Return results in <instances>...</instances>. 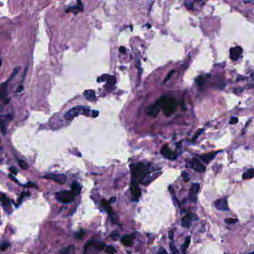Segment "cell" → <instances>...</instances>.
<instances>
[{
	"label": "cell",
	"mask_w": 254,
	"mask_h": 254,
	"mask_svg": "<svg viewBox=\"0 0 254 254\" xmlns=\"http://www.w3.org/2000/svg\"><path fill=\"white\" fill-rule=\"evenodd\" d=\"M131 183L139 184L143 181V179L149 173V167L144 163H134L131 165Z\"/></svg>",
	"instance_id": "obj_1"
},
{
	"label": "cell",
	"mask_w": 254,
	"mask_h": 254,
	"mask_svg": "<svg viewBox=\"0 0 254 254\" xmlns=\"http://www.w3.org/2000/svg\"><path fill=\"white\" fill-rule=\"evenodd\" d=\"M90 110L87 107L83 106H77L67 111L64 114V119L66 120L71 121L76 116L79 115H85V116H89Z\"/></svg>",
	"instance_id": "obj_2"
},
{
	"label": "cell",
	"mask_w": 254,
	"mask_h": 254,
	"mask_svg": "<svg viewBox=\"0 0 254 254\" xmlns=\"http://www.w3.org/2000/svg\"><path fill=\"white\" fill-rule=\"evenodd\" d=\"M55 197L59 202L63 203H72L75 199V194L72 191L69 190H63L60 192H56Z\"/></svg>",
	"instance_id": "obj_3"
},
{
	"label": "cell",
	"mask_w": 254,
	"mask_h": 254,
	"mask_svg": "<svg viewBox=\"0 0 254 254\" xmlns=\"http://www.w3.org/2000/svg\"><path fill=\"white\" fill-rule=\"evenodd\" d=\"M165 99H166V97L165 96H163L161 98H159L157 101V102L155 104H152L151 106H149L147 108L146 110V113L147 115L148 116H152V117H156V116H157L158 113L159 112V110L161 107H163V105L165 102Z\"/></svg>",
	"instance_id": "obj_4"
},
{
	"label": "cell",
	"mask_w": 254,
	"mask_h": 254,
	"mask_svg": "<svg viewBox=\"0 0 254 254\" xmlns=\"http://www.w3.org/2000/svg\"><path fill=\"white\" fill-rule=\"evenodd\" d=\"M177 107L176 101L173 98H166L163 105V113L165 116H170L175 111Z\"/></svg>",
	"instance_id": "obj_5"
},
{
	"label": "cell",
	"mask_w": 254,
	"mask_h": 254,
	"mask_svg": "<svg viewBox=\"0 0 254 254\" xmlns=\"http://www.w3.org/2000/svg\"><path fill=\"white\" fill-rule=\"evenodd\" d=\"M43 178L48 179V180H53L55 182L58 183L60 184H63L67 181V177L64 175H57V174H49V175L43 176Z\"/></svg>",
	"instance_id": "obj_6"
},
{
	"label": "cell",
	"mask_w": 254,
	"mask_h": 254,
	"mask_svg": "<svg viewBox=\"0 0 254 254\" xmlns=\"http://www.w3.org/2000/svg\"><path fill=\"white\" fill-rule=\"evenodd\" d=\"M160 153H161L162 155H163L165 158H166V159L173 160V159H176L177 157L176 154H175V152H173L171 150V148H169L167 145H164L162 147Z\"/></svg>",
	"instance_id": "obj_7"
},
{
	"label": "cell",
	"mask_w": 254,
	"mask_h": 254,
	"mask_svg": "<svg viewBox=\"0 0 254 254\" xmlns=\"http://www.w3.org/2000/svg\"><path fill=\"white\" fill-rule=\"evenodd\" d=\"M190 167L197 172H204L206 171V167L200 162L197 158H193L190 161Z\"/></svg>",
	"instance_id": "obj_8"
},
{
	"label": "cell",
	"mask_w": 254,
	"mask_h": 254,
	"mask_svg": "<svg viewBox=\"0 0 254 254\" xmlns=\"http://www.w3.org/2000/svg\"><path fill=\"white\" fill-rule=\"evenodd\" d=\"M215 207L218 209V210L221 211H227L229 210V207H228L227 200V198H220V199L216 200L215 201Z\"/></svg>",
	"instance_id": "obj_9"
},
{
	"label": "cell",
	"mask_w": 254,
	"mask_h": 254,
	"mask_svg": "<svg viewBox=\"0 0 254 254\" xmlns=\"http://www.w3.org/2000/svg\"><path fill=\"white\" fill-rule=\"evenodd\" d=\"M242 54V49L240 46H235L233 47L229 50V55L230 58L233 61H237Z\"/></svg>",
	"instance_id": "obj_10"
},
{
	"label": "cell",
	"mask_w": 254,
	"mask_h": 254,
	"mask_svg": "<svg viewBox=\"0 0 254 254\" xmlns=\"http://www.w3.org/2000/svg\"><path fill=\"white\" fill-rule=\"evenodd\" d=\"M131 193H132V195H133V199H134L135 201H138V199L140 197L141 195H142V192H141L140 189L139 188L138 184L131 183Z\"/></svg>",
	"instance_id": "obj_11"
},
{
	"label": "cell",
	"mask_w": 254,
	"mask_h": 254,
	"mask_svg": "<svg viewBox=\"0 0 254 254\" xmlns=\"http://www.w3.org/2000/svg\"><path fill=\"white\" fill-rule=\"evenodd\" d=\"M200 190V184L199 183H193L191 186V189H190V199L192 200V201L195 202L196 199H197V195L198 193Z\"/></svg>",
	"instance_id": "obj_12"
},
{
	"label": "cell",
	"mask_w": 254,
	"mask_h": 254,
	"mask_svg": "<svg viewBox=\"0 0 254 254\" xmlns=\"http://www.w3.org/2000/svg\"><path fill=\"white\" fill-rule=\"evenodd\" d=\"M98 81H107L110 85H114L116 82V78L115 76L110 75H104L98 78Z\"/></svg>",
	"instance_id": "obj_13"
},
{
	"label": "cell",
	"mask_w": 254,
	"mask_h": 254,
	"mask_svg": "<svg viewBox=\"0 0 254 254\" xmlns=\"http://www.w3.org/2000/svg\"><path fill=\"white\" fill-rule=\"evenodd\" d=\"M133 239H134V237L132 236V235H125L121 239V241L125 246L131 247L133 244Z\"/></svg>",
	"instance_id": "obj_14"
},
{
	"label": "cell",
	"mask_w": 254,
	"mask_h": 254,
	"mask_svg": "<svg viewBox=\"0 0 254 254\" xmlns=\"http://www.w3.org/2000/svg\"><path fill=\"white\" fill-rule=\"evenodd\" d=\"M83 95L85 97L86 99L87 100L90 101H95V100L97 99L96 95H95V93L94 90H92V89H88V90H85L83 92Z\"/></svg>",
	"instance_id": "obj_15"
},
{
	"label": "cell",
	"mask_w": 254,
	"mask_h": 254,
	"mask_svg": "<svg viewBox=\"0 0 254 254\" xmlns=\"http://www.w3.org/2000/svg\"><path fill=\"white\" fill-rule=\"evenodd\" d=\"M191 221H192V215H191V213H187L182 218L181 224H182V226L184 228H189L190 227Z\"/></svg>",
	"instance_id": "obj_16"
},
{
	"label": "cell",
	"mask_w": 254,
	"mask_h": 254,
	"mask_svg": "<svg viewBox=\"0 0 254 254\" xmlns=\"http://www.w3.org/2000/svg\"><path fill=\"white\" fill-rule=\"evenodd\" d=\"M217 152H211V153H208V154H203V155L201 156V159L203 160L205 163H209V162L213 159L215 158V157L216 156Z\"/></svg>",
	"instance_id": "obj_17"
},
{
	"label": "cell",
	"mask_w": 254,
	"mask_h": 254,
	"mask_svg": "<svg viewBox=\"0 0 254 254\" xmlns=\"http://www.w3.org/2000/svg\"><path fill=\"white\" fill-rule=\"evenodd\" d=\"M82 10H83V5H82L81 2H79V5H75L74 7H69V8L66 10V11H67V13L73 11L75 13H78V11H81Z\"/></svg>",
	"instance_id": "obj_18"
},
{
	"label": "cell",
	"mask_w": 254,
	"mask_h": 254,
	"mask_svg": "<svg viewBox=\"0 0 254 254\" xmlns=\"http://www.w3.org/2000/svg\"><path fill=\"white\" fill-rule=\"evenodd\" d=\"M254 177V169H247L246 171L243 173L242 178L244 180H249Z\"/></svg>",
	"instance_id": "obj_19"
},
{
	"label": "cell",
	"mask_w": 254,
	"mask_h": 254,
	"mask_svg": "<svg viewBox=\"0 0 254 254\" xmlns=\"http://www.w3.org/2000/svg\"><path fill=\"white\" fill-rule=\"evenodd\" d=\"M71 191L75 194V195H79L81 191V186L77 183H72L71 185Z\"/></svg>",
	"instance_id": "obj_20"
},
{
	"label": "cell",
	"mask_w": 254,
	"mask_h": 254,
	"mask_svg": "<svg viewBox=\"0 0 254 254\" xmlns=\"http://www.w3.org/2000/svg\"><path fill=\"white\" fill-rule=\"evenodd\" d=\"M101 205H102V207L105 209V210L108 213V214H110V215H112L113 209L112 207H110V201H106V200H102V201H101Z\"/></svg>",
	"instance_id": "obj_21"
},
{
	"label": "cell",
	"mask_w": 254,
	"mask_h": 254,
	"mask_svg": "<svg viewBox=\"0 0 254 254\" xmlns=\"http://www.w3.org/2000/svg\"><path fill=\"white\" fill-rule=\"evenodd\" d=\"M1 201H2V206L4 207H10V201L8 200V197L5 195V194H2V195H1Z\"/></svg>",
	"instance_id": "obj_22"
},
{
	"label": "cell",
	"mask_w": 254,
	"mask_h": 254,
	"mask_svg": "<svg viewBox=\"0 0 254 254\" xmlns=\"http://www.w3.org/2000/svg\"><path fill=\"white\" fill-rule=\"evenodd\" d=\"M190 241H191V237H190V236H188V237H186V241H185V242H184V244L183 245V246H182V249H183V254L186 253V250H187V248L189 247V245H190Z\"/></svg>",
	"instance_id": "obj_23"
},
{
	"label": "cell",
	"mask_w": 254,
	"mask_h": 254,
	"mask_svg": "<svg viewBox=\"0 0 254 254\" xmlns=\"http://www.w3.org/2000/svg\"><path fill=\"white\" fill-rule=\"evenodd\" d=\"M105 252L108 254H114L116 252V250L113 246L109 245V246L105 247Z\"/></svg>",
	"instance_id": "obj_24"
},
{
	"label": "cell",
	"mask_w": 254,
	"mask_h": 254,
	"mask_svg": "<svg viewBox=\"0 0 254 254\" xmlns=\"http://www.w3.org/2000/svg\"><path fill=\"white\" fill-rule=\"evenodd\" d=\"M169 247H170V249H171L172 254H180L179 253L178 250L176 248L175 245H174V243H172V242L170 243V244H169Z\"/></svg>",
	"instance_id": "obj_25"
},
{
	"label": "cell",
	"mask_w": 254,
	"mask_h": 254,
	"mask_svg": "<svg viewBox=\"0 0 254 254\" xmlns=\"http://www.w3.org/2000/svg\"><path fill=\"white\" fill-rule=\"evenodd\" d=\"M18 162H19V166H20L22 169H27L28 168H29V165H28V164H27L26 162L24 161V160H23V159H19Z\"/></svg>",
	"instance_id": "obj_26"
},
{
	"label": "cell",
	"mask_w": 254,
	"mask_h": 254,
	"mask_svg": "<svg viewBox=\"0 0 254 254\" xmlns=\"http://www.w3.org/2000/svg\"><path fill=\"white\" fill-rule=\"evenodd\" d=\"M19 69H20V68H19V67H17V68H15V69H13V72H12L11 75L10 76V78H9V79H8V81H11V80H13V78H14V77H15V76L17 75V73H18V72H19Z\"/></svg>",
	"instance_id": "obj_27"
},
{
	"label": "cell",
	"mask_w": 254,
	"mask_h": 254,
	"mask_svg": "<svg viewBox=\"0 0 254 254\" xmlns=\"http://www.w3.org/2000/svg\"><path fill=\"white\" fill-rule=\"evenodd\" d=\"M237 221H238V220L237 219H235V218H227V219H225L226 224H235V223H236Z\"/></svg>",
	"instance_id": "obj_28"
},
{
	"label": "cell",
	"mask_w": 254,
	"mask_h": 254,
	"mask_svg": "<svg viewBox=\"0 0 254 254\" xmlns=\"http://www.w3.org/2000/svg\"><path fill=\"white\" fill-rule=\"evenodd\" d=\"M70 252V247H64L60 251V254H69Z\"/></svg>",
	"instance_id": "obj_29"
},
{
	"label": "cell",
	"mask_w": 254,
	"mask_h": 254,
	"mask_svg": "<svg viewBox=\"0 0 254 254\" xmlns=\"http://www.w3.org/2000/svg\"><path fill=\"white\" fill-rule=\"evenodd\" d=\"M9 246H10L9 243L3 242L2 244V245H1V250H2V251H4V250H5L6 249H8V247Z\"/></svg>",
	"instance_id": "obj_30"
},
{
	"label": "cell",
	"mask_w": 254,
	"mask_h": 254,
	"mask_svg": "<svg viewBox=\"0 0 254 254\" xmlns=\"http://www.w3.org/2000/svg\"><path fill=\"white\" fill-rule=\"evenodd\" d=\"M239 122V119L237 117H233L231 118V119L229 121V124L230 125H235Z\"/></svg>",
	"instance_id": "obj_31"
},
{
	"label": "cell",
	"mask_w": 254,
	"mask_h": 254,
	"mask_svg": "<svg viewBox=\"0 0 254 254\" xmlns=\"http://www.w3.org/2000/svg\"><path fill=\"white\" fill-rule=\"evenodd\" d=\"M174 73H175V70H172V71H171V72H169V74H168V75L166 76V78H165V80H164V81H163V83H165V82H166L167 81H168V80L169 79V78H171V75H172L174 74Z\"/></svg>",
	"instance_id": "obj_32"
},
{
	"label": "cell",
	"mask_w": 254,
	"mask_h": 254,
	"mask_svg": "<svg viewBox=\"0 0 254 254\" xmlns=\"http://www.w3.org/2000/svg\"><path fill=\"white\" fill-rule=\"evenodd\" d=\"M1 125H2V126H1V127H2V134L5 135L6 131H7V129H6V127H5V125L4 122H3V121H2V122H1Z\"/></svg>",
	"instance_id": "obj_33"
},
{
	"label": "cell",
	"mask_w": 254,
	"mask_h": 254,
	"mask_svg": "<svg viewBox=\"0 0 254 254\" xmlns=\"http://www.w3.org/2000/svg\"><path fill=\"white\" fill-rule=\"evenodd\" d=\"M183 178L184 181H186V182H188V181L189 180V175H188L187 173H186V172L183 173Z\"/></svg>",
	"instance_id": "obj_34"
},
{
	"label": "cell",
	"mask_w": 254,
	"mask_h": 254,
	"mask_svg": "<svg viewBox=\"0 0 254 254\" xmlns=\"http://www.w3.org/2000/svg\"><path fill=\"white\" fill-rule=\"evenodd\" d=\"M203 129H201V130H199V131H198V132H197V133H196L195 134V137H193V139H192V140H196V139L197 138V137H198V136H199V134H201V133H202V131H203Z\"/></svg>",
	"instance_id": "obj_35"
},
{
	"label": "cell",
	"mask_w": 254,
	"mask_h": 254,
	"mask_svg": "<svg viewBox=\"0 0 254 254\" xmlns=\"http://www.w3.org/2000/svg\"><path fill=\"white\" fill-rule=\"evenodd\" d=\"M169 239L172 240L174 239V231L173 230H170L169 233Z\"/></svg>",
	"instance_id": "obj_36"
},
{
	"label": "cell",
	"mask_w": 254,
	"mask_h": 254,
	"mask_svg": "<svg viewBox=\"0 0 254 254\" xmlns=\"http://www.w3.org/2000/svg\"><path fill=\"white\" fill-rule=\"evenodd\" d=\"M26 186H29V187H37V186L34 183H33L32 182H29L26 184Z\"/></svg>",
	"instance_id": "obj_37"
},
{
	"label": "cell",
	"mask_w": 254,
	"mask_h": 254,
	"mask_svg": "<svg viewBox=\"0 0 254 254\" xmlns=\"http://www.w3.org/2000/svg\"><path fill=\"white\" fill-rule=\"evenodd\" d=\"M10 171H11L12 173H13V175H16L17 174V170H16V169H14V168H13V167H12V168H11V169H10Z\"/></svg>",
	"instance_id": "obj_38"
},
{
	"label": "cell",
	"mask_w": 254,
	"mask_h": 254,
	"mask_svg": "<svg viewBox=\"0 0 254 254\" xmlns=\"http://www.w3.org/2000/svg\"><path fill=\"white\" fill-rule=\"evenodd\" d=\"M99 116V112L98 111H95V110H93V117H97V116Z\"/></svg>",
	"instance_id": "obj_39"
},
{
	"label": "cell",
	"mask_w": 254,
	"mask_h": 254,
	"mask_svg": "<svg viewBox=\"0 0 254 254\" xmlns=\"http://www.w3.org/2000/svg\"><path fill=\"white\" fill-rule=\"evenodd\" d=\"M78 235H77V238H78V239H81L82 238V236H83V231H81L78 234Z\"/></svg>",
	"instance_id": "obj_40"
},
{
	"label": "cell",
	"mask_w": 254,
	"mask_h": 254,
	"mask_svg": "<svg viewBox=\"0 0 254 254\" xmlns=\"http://www.w3.org/2000/svg\"><path fill=\"white\" fill-rule=\"evenodd\" d=\"M119 51H121V53H123V54H125V52H126V49H125V48L122 47V46L119 48Z\"/></svg>",
	"instance_id": "obj_41"
},
{
	"label": "cell",
	"mask_w": 254,
	"mask_h": 254,
	"mask_svg": "<svg viewBox=\"0 0 254 254\" xmlns=\"http://www.w3.org/2000/svg\"><path fill=\"white\" fill-rule=\"evenodd\" d=\"M23 86L20 85V86H19V87L17 88V92H21V91H22V90H23Z\"/></svg>",
	"instance_id": "obj_42"
},
{
	"label": "cell",
	"mask_w": 254,
	"mask_h": 254,
	"mask_svg": "<svg viewBox=\"0 0 254 254\" xmlns=\"http://www.w3.org/2000/svg\"><path fill=\"white\" fill-rule=\"evenodd\" d=\"M157 254H166V253H165V250H163V251H161V252L158 253Z\"/></svg>",
	"instance_id": "obj_43"
},
{
	"label": "cell",
	"mask_w": 254,
	"mask_h": 254,
	"mask_svg": "<svg viewBox=\"0 0 254 254\" xmlns=\"http://www.w3.org/2000/svg\"><path fill=\"white\" fill-rule=\"evenodd\" d=\"M250 254H254V252H252V253H250Z\"/></svg>",
	"instance_id": "obj_44"
}]
</instances>
